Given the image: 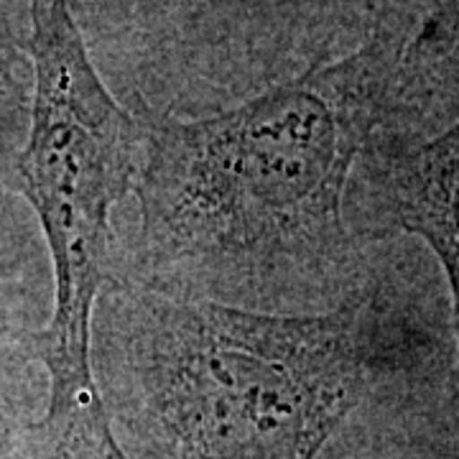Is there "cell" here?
I'll return each mask as SVG.
<instances>
[{
    "instance_id": "cell-1",
    "label": "cell",
    "mask_w": 459,
    "mask_h": 459,
    "mask_svg": "<svg viewBox=\"0 0 459 459\" xmlns=\"http://www.w3.org/2000/svg\"><path fill=\"white\" fill-rule=\"evenodd\" d=\"M409 39L380 33L220 113L138 115L135 217L115 225V279L281 316L360 291L380 250L352 230V184L380 138L416 141L401 92Z\"/></svg>"
},
{
    "instance_id": "cell-2",
    "label": "cell",
    "mask_w": 459,
    "mask_h": 459,
    "mask_svg": "<svg viewBox=\"0 0 459 459\" xmlns=\"http://www.w3.org/2000/svg\"><path fill=\"white\" fill-rule=\"evenodd\" d=\"M452 347L406 261L337 309L281 316L110 281L92 316L100 401L128 459H319L377 391L446 376Z\"/></svg>"
},
{
    "instance_id": "cell-3",
    "label": "cell",
    "mask_w": 459,
    "mask_h": 459,
    "mask_svg": "<svg viewBox=\"0 0 459 459\" xmlns=\"http://www.w3.org/2000/svg\"><path fill=\"white\" fill-rule=\"evenodd\" d=\"M29 3L31 102L16 177L47 240L51 316L39 332L44 416L105 413L92 370V316L115 281L113 212L135 184L143 123L110 92L69 0Z\"/></svg>"
},
{
    "instance_id": "cell-4",
    "label": "cell",
    "mask_w": 459,
    "mask_h": 459,
    "mask_svg": "<svg viewBox=\"0 0 459 459\" xmlns=\"http://www.w3.org/2000/svg\"><path fill=\"white\" fill-rule=\"evenodd\" d=\"M133 115L199 117L398 33L383 0H69Z\"/></svg>"
},
{
    "instance_id": "cell-5",
    "label": "cell",
    "mask_w": 459,
    "mask_h": 459,
    "mask_svg": "<svg viewBox=\"0 0 459 459\" xmlns=\"http://www.w3.org/2000/svg\"><path fill=\"white\" fill-rule=\"evenodd\" d=\"M350 220L370 250L413 238L439 263L452 316V362L442 403L459 424V115L416 143L380 138L358 166Z\"/></svg>"
},
{
    "instance_id": "cell-6",
    "label": "cell",
    "mask_w": 459,
    "mask_h": 459,
    "mask_svg": "<svg viewBox=\"0 0 459 459\" xmlns=\"http://www.w3.org/2000/svg\"><path fill=\"white\" fill-rule=\"evenodd\" d=\"M403 95L434 135L459 115V0H439L406 44Z\"/></svg>"
},
{
    "instance_id": "cell-7",
    "label": "cell",
    "mask_w": 459,
    "mask_h": 459,
    "mask_svg": "<svg viewBox=\"0 0 459 459\" xmlns=\"http://www.w3.org/2000/svg\"><path fill=\"white\" fill-rule=\"evenodd\" d=\"M39 332H18L0 344V459L44 416L49 377L39 355Z\"/></svg>"
},
{
    "instance_id": "cell-8",
    "label": "cell",
    "mask_w": 459,
    "mask_h": 459,
    "mask_svg": "<svg viewBox=\"0 0 459 459\" xmlns=\"http://www.w3.org/2000/svg\"><path fill=\"white\" fill-rule=\"evenodd\" d=\"M3 459H128L108 413L84 419L41 416Z\"/></svg>"
},
{
    "instance_id": "cell-9",
    "label": "cell",
    "mask_w": 459,
    "mask_h": 459,
    "mask_svg": "<svg viewBox=\"0 0 459 459\" xmlns=\"http://www.w3.org/2000/svg\"><path fill=\"white\" fill-rule=\"evenodd\" d=\"M29 62V39H21L13 26L8 0H0V179L16 169L18 143L23 146L29 126L31 82L23 77Z\"/></svg>"
}]
</instances>
